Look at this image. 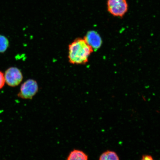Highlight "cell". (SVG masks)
Segmentation results:
<instances>
[{
	"label": "cell",
	"instance_id": "277c9868",
	"mask_svg": "<svg viewBox=\"0 0 160 160\" xmlns=\"http://www.w3.org/2000/svg\"><path fill=\"white\" fill-rule=\"evenodd\" d=\"M5 83L9 87H17L22 81L23 76L21 70L18 68L12 67L6 70L4 73Z\"/></svg>",
	"mask_w": 160,
	"mask_h": 160
},
{
	"label": "cell",
	"instance_id": "8992f818",
	"mask_svg": "<svg viewBox=\"0 0 160 160\" xmlns=\"http://www.w3.org/2000/svg\"><path fill=\"white\" fill-rule=\"evenodd\" d=\"M88 156L81 150L73 149L67 157V160H87Z\"/></svg>",
	"mask_w": 160,
	"mask_h": 160
},
{
	"label": "cell",
	"instance_id": "ba28073f",
	"mask_svg": "<svg viewBox=\"0 0 160 160\" xmlns=\"http://www.w3.org/2000/svg\"><path fill=\"white\" fill-rule=\"evenodd\" d=\"M9 46L8 40L5 36L0 35V53H3L7 51Z\"/></svg>",
	"mask_w": 160,
	"mask_h": 160
},
{
	"label": "cell",
	"instance_id": "3957f363",
	"mask_svg": "<svg viewBox=\"0 0 160 160\" xmlns=\"http://www.w3.org/2000/svg\"><path fill=\"white\" fill-rule=\"evenodd\" d=\"M38 91L37 82L35 80L29 79L22 84L18 96L23 99H32Z\"/></svg>",
	"mask_w": 160,
	"mask_h": 160
},
{
	"label": "cell",
	"instance_id": "9c48e42d",
	"mask_svg": "<svg viewBox=\"0 0 160 160\" xmlns=\"http://www.w3.org/2000/svg\"><path fill=\"white\" fill-rule=\"evenodd\" d=\"M5 83L4 73L0 71V90L4 86Z\"/></svg>",
	"mask_w": 160,
	"mask_h": 160
},
{
	"label": "cell",
	"instance_id": "30bf717a",
	"mask_svg": "<svg viewBox=\"0 0 160 160\" xmlns=\"http://www.w3.org/2000/svg\"><path fill=\"white\" fill-rule=\"evenodd\" d=\"M141 159L143 160H153V159L151 155H144L142 156Z\"/></svg>",
	"mask_w": 160,
	"mask_h": 160
},
{
	"label": "cell",
	"instance_id": "7a4b0ae2",
	"mask_svg": "<svg viewBox=\"0 0 160 160\" xmlns=\"http://www.w3.org/2000/svg\"><path fill=\"white\" fill-rule=\"evenodd\" d=\"M107 5L108 11L115 17H123L128 9L127 0H108Z\"/></svg>",
	"mask_w": 160,
	"mask_h": 160
},
{
	"label": "cell",
	"instance_id": "52a82bcc",
	"mask_svg": "<svg viewBox=\"0 0 160 160\" xmlns=\"http://www.w3.org/2000/svg\"><path fill=\"white\" fill-rule=\"evenodd\" d=\"M99 159L100 160H118L119 158L117 153L115 152L107 151L102 154L100 155Z\"/></svg>",
	"mask_w": 160,
	"mask_h": 160
},
{
	"label": "cell",
	"instance_id": "5b68a950",
	"mask_svg": "<svg viewBox=\"0 0 160 160\" xmlns=\"http://www.w3.org/2000/svg\"><path fill=\"white\" fill-rule=\"evenodd\" d=\"M83 38L94 51L100 48L102 43L101 36L97 32L94 31L88 32Z\"/></svg>",
	"mask_w": 160,
	"mask_h": 160
},
{
	"label": "cell",
	"instance_id": "6da1fadb",
	"mask_svg": "<svg viewBox=\"0 0 160 160\" xmlns=\"http://www.w3.org/2000/svg\"><path fill=\"white\" fill-rule=\"evenodd\" d=\"M68 58L70 63L73 65H84L94 51L84 38H77L69 45Z\"/></svg>",
	"mask_w": 160,
	"mask_h": 160
}]
</instances>
